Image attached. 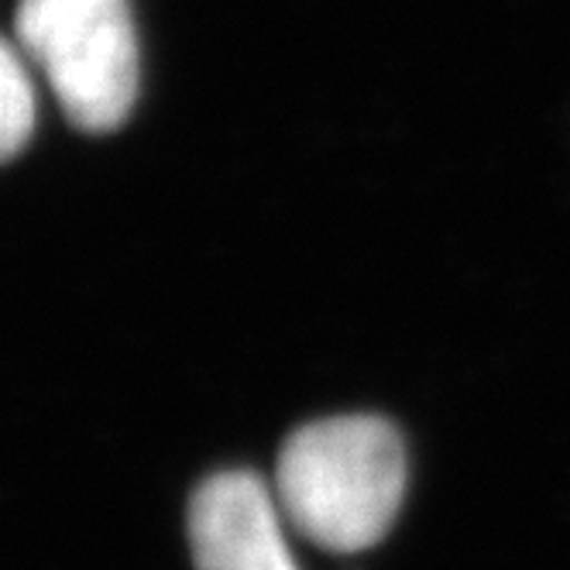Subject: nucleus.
<instances>
[{"instance_id": "2", "label": "nucleus", "mask_w": 570, "mask_h": 570, "mask_svg": "<svg viewBox=\"0 0 570 570\" xmlns=\"http://www.w3.org/2000/svg\"><path fill=\"white\" fill-rule=\"evenodd\" d=\"M14 46L42 69L79 131L125 125L141 72L128 0H18Z\"/></svg>"}, {"instance_id": "3", "label": "nucleus", "mask_w": 570, "mask_h": 570, "mask_svg": "<svg viewBox=\"0 0 570 570\" xmlns=\"http://www.w3.org/2000/svg\"><path fill=\"white\" fill-rule=\"evenodd\" d=\"M282 519L278 499L255 474H214L189 502L196 570H299Z\"/></svg>"}, {"instance_id": "1", "label": "nucleus", "mask_w": 570, "mask_h": 570, "mask_svg": "<svg viewBox=\"0 0 570 570\" xmlns=\"http://www.w3.org/2000/svg\"><path fill=\"white\" fill-rule=\"evenodd\" d=\"M405 495V446L379 416H337L296 430L282 446L275 499L320 550L375 547Z\"/></svg>"}, {"instance_id": "4", "label": "nucleus", "mask_w": 570, "mask_h": 570, "mask_svg": "<svg viewBox=\"0 0 570 570\" xmlns=\"http://www.w3.org/2000/svg\"><path fill=\"white\" fill-rule=\"evenodd\" d=\"M0 145L4 158H14L35 128V90L28 76V59L14 42L4 46V69H0Z\"/></svg>"}]
</instances>
